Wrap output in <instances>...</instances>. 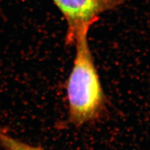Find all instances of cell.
Listing matches in <instances>:
<instances>
[{
  "instance_id": "cell-1",
  "label": "cell",
  "mask_w": 150,
  "mask_h": 150,
  "mask_svg": "<svg viewBox=\"0 0 150 150\" xmlns=\"http://www.w3.org/2000/svg\"><path fill=\"white\" fill-rule=\"evenodd\" d=\"M89 31L81 32L72 70L66 81L69 120L82 127L100 119L106 110V99L88 42Z\"/></svg>"
},
{
  "instance_id": "cell-2",
  "label": "cell",
  "mask_w": 150,
  "mask_h": 150,
  "mask_svg": "<svg viewBox=\"0 0 150 150\" xmlns=\"http://www.w3.org/2000/svg\"><path fill=\"white\" fill-rule=\"evenodd\" d=\"M66 23L65 44L74 45L77 35L89 31L100 17L120 8L128 0H52Z\"/></svg>"
},
{
  "instance_id": "cell-3",
  "label": "cell",
  "mask_w": 150,
  "mask_h": 150,
  "mask_svg": "<svg viewBox=\"0 0 150 150\" xmlns=\"http://www.w3.org/2000/svg\"><path fill=\"white\" fill-rule=\"evenodd\" d=\"M0 147L4 150H45L15 138L1 127H0Z\"/></svg>"
}]
</instances>
